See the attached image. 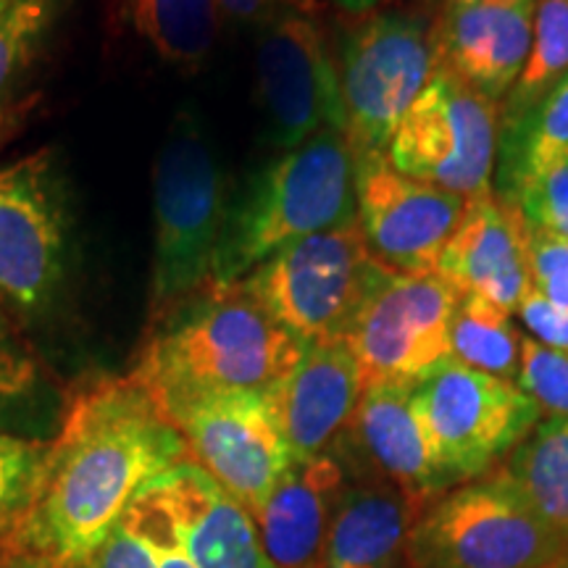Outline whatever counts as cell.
Instances as JSON below:
<instances>
[{"label": "cell", "mask_w": 568, "mask_h": 568, "mask_svg": "<svg viewBox=\"0 0 568 568\" xmlns=\"http://www.w3.org/2000/svg\"><path fill=\"white\" fill-rule=\"evenodd\" d=\"M435 456L453 487L493 471L539 424V406L516 382L447 358L414 387Z\"/></svg>", "instance_id": "52a82bcc"}, {"label": "cell", "mask_w": 568, "mask_h": 568, "mask_svg": "<svg viewBox=\"0 0 568 568\" xmlns=\"http://www.w3.org/2000/svg\"><path fill=\"white\" fill-rule=\"evenodd\" d=\"M568 539L527 506L497 466L429 500L408 545V568H552Z\"/></svg>", "instance_id": "5b68a950"}, {"label": "cell", "mask_w": 568, "mask_h": 568, "mask_svg": "<svg viewBox=\"0 0 568 568\" xmlns=\"http://www.w3.org/2000/svg\"><path fill=\"white\" fill-rule=\"evenodd\" d=\"M453 3H510V0H445V6Z\"/></svg>", "instance_id": "f35d334b"}, {"label": "cell", "mask_w": 568, "mask_h": 568, "mask_svg": "<svg viewBox=\"0 0 568 568\" xmlns=\"http://www.w3.org/2000/svg\"><path fill=\"white\" fill-rule=\"evenodd\" d=\"M132 510L138 514L142 527L148 529V535L153 539L155 552H159V568H195L190 564V558L180 550V545H176L172 531H169L166 521H163V518L155 514L148 503H142L138 497V500L132 503Z\"/></svg>", "instance_id": "d590c367"}, {"label": "cell", "mask_w": 568, "mask_h": 568, "mask_svg": "<svg viewBox=\"0 0 568 568\" xmlns=\"http://www.w3.org/2000/svg\"><path fill=\"white\" fill-rule=\"evenodd\" d=\"M195 568H276L253 516L201 466L182 460L140 495Z\"/></svg>", "instance_id": "2e32d148"}, {"label": "cell", "mask_w": 568, "mask_h": 568, "mask_svg": "<svg viewBox=\"0 0 568 568\" xmlns=\"http://www.w3.org/2000/svg\"><path fill=\"white\" fill-rule=\"evenodd\" d=\"M500 169L495 193L514 197L529 176L568 155V74L552 88L537 109L516 124L500 126Z\"/></svg>", "instance_id": "cb8c5ba5"}, {"label": "cell", "mask_w": 568, "mask_h": 568, "mask_svg": "<svg viewBox=\"0 0 568 568\" xmlns=\"http://www.w3.org/2000/svg\"><path fill=\"white\" fill-rule=\"evenodd\" d=\"M568 74V0H535L527 67L508 92L500 126L516 124Z\"/></svg>", "instance_id": "83f0119b"}, {"label": "cell", "mask_w": 568, "mask_h": 568, "mask_svg": "<svg viewBox=\"0 0 568 568\" xmlns=\"http://www.w3.org/2000/svg\"><path fill=\"white\" fill-rule=\"evenodd\" d=\"M426 503L379 477L347 479L324 568H408L410 531Z\"/></svg>", "instance_id": "44dd1931"}, {"label": "cell", "mask_w": 568, "mask_h": 568, "mask_svg": "<svg viewBox=\"0 0 568 568\" xmlns=\"http://www.w3.org/2000/svg\"><path fill=\"white\" fill-rule=\"evenodd\" d=\"M61 0H0V145L17 124Z\"/></svg>", "instance_id": "603a6c76"}, {"label": "cell", "mask_w": 568, "mask_h": 568, "mask_svg": "<svg viewBox=\"0 0 568 568\" xmlns=\"http://www.w3.org/2000/svg\"><path fill=\"white\" fill-rule=\"evenodd\" d=\"M255 82L266 138L280 153L326 130L345 132L339 67L311 13H284L261 27Z\"/></svg>", "instance_id": "4fadbf2b"}, {"label": "cell", "mask_w": 568, "mask_h": 568, "mask_svg": "<svg viewBox=\"0 0 568 568\" xmlns=\"http://www.w3.org/2000/svg\"><path fill=\"white\" fill-rule=\"evenodd\" d=\"M337 6H343L345 11H353V13H364V11H372L379 0H335Z\"/></svg>", "instance_id": "8d00e7d4"}, {"label": "cell", "mask_w": 568, "mask_h": 568, "mask_svg": "<svg viewBox=\"0 0 568 568\" xmlns=\"http://www.w3.org/2000/svg\"><path fill=\"white\" fill-rule=\"evenodd\" d=\"M464 293L439 274H389L368 295L343 337L358 361L364 389L418 382L450 353V324Z\"/></svg>", "instance_id": "7c38bea8"}, {"label": "cell", "mask_w": 568, "mask_h": 568, "mask_svg": "<svg viewBox=\"0 0 568 568\" xmlns=\"http://www.w3.org/2000/svg\"><path fill=\"white\" fill-rule=\"evenodd\" d=\"M134 376L161 410L205 393H268L305 343L261 305L245 282H209L166 314Z\"/></svg>", "instance_id": "7a4b0ae2"}, {"label": "cell", "mask_w": 568, "mask_h": 568, "mask_svg": "<svg viewBox=\"0 0 568 568\" xmlns=\"http://www.w3.org/2000/svg\"><path fill=\"white\" fill-rule=\"evenodd\" d=\"M529 266L537 293L568 311V237L531 226Z\"/></svg>", "instance_id": "1f68e13d"}, {"label": "cell", "mask_w": 568, "mask_h": 568, "mask_svg": "<svg viewBox=\"0 0 568 568\" xmlns=\"http://www.w3.org/2000/svg\"><path fill=\"white\" fill-rule=\"evenodd\" d=\"M535 0L453 3L432 19L437 67L500 103L527 67Z\"/></svg>", "instance_id": "ac0fdd59"}, {"label": "cell", "mask_w": 568, "mask_h": 568, "mask_svg": "<svg viewBox=\"0 0 568 568\" xmlns=\"http://www.w3.org/2000/svg\"><path fill=\"white\" fill-rule=\"evenodd\" d=\"M364 376L345 339L308 345L293 372L268 389L293 460L324 456L345 435Z\"/></svg>", "instance_id": "d6986e66"}, {"label": "cell", "mask_w": 568, "mask_h": 568, "mask_svg": "<svg viewBox=\"0 0 568 568\" xmlns=\"http://www.w3.org/2000/svg\"><path fill=\"white\" fill-rule=\"evenodd\" d=\"M510 201L518 203L535 230L568 237V155L524 180Z\"/></svg>", "instance_id": "4dcf8cb0"}, {"label": "cell", "mask_w": 568, "mask_h": 568, "mask_svg": "<svg viewBox=\"0 0 568 568\" xmlns=\"http://www.w3.org/2000/svg\"><path fill=\"white\" fill-rule=\"evenodd\" d=\"M48 447L42 439L0 432V531L19 529L30 514Z\"/></svg>", "instance_id": "f1b7e54d"}, {"label": "cell", "mask_w": 568, "mask_h": 568, "mask_svg": "<svg viewBox=\"0 0 568 568\" xmlns=\"http://www.w3.org/2000/svg\"><path fill=\"white\" fill-rule=\"evenodd\" d=\"M163 414L180 429L190 460L251 516L293 464L268 393H205Z\"/></svg>", "instance_id": "8fae6325"}, {"label": "cell", "mask_w": 568, "mask_h": 568, "mask_svg": "<svg viewBox=\"0 0 568 568\" xmlns=\"http://www.w3.org/2000/svg\"><path fill=\"white\" fill-rule=\"evenodd\" d=\"M437 69L432 19L385 11L347 34L339 63L345 134L355 161L385 155L389 140Z\"/></svg>", "instance_id": "9c48e42d"}, {"label": "cell", "mask_w": 568, "mask_h": 568, "mask_svg": "<svg viewBox=\"0 0 568 568\" xmlns=\"http://www.w3.org/2000/svg\"><path fill=\"white\" fill-rule=\"evenodd\" d=\"M6 568H40L38 564H34V560L32 558H27V556H19V558H13L11 560V564L9 566H6Z\"/></svg>", "instance_id": "74e56055"}, {"label": "cell", "mask_w": 568, "mask_h": 568, "mask_svg": "<svg viewBox=\"0 0 568 568\" xmlns=\"http://www.w3.org/2000/svg\"><path fill=\"white\" fill-rule=\"evenodd\" d=\"M516 385L556 418H568V353L524 337Z\"/></svg>", "instance_id": "f546056e"}, {"label": "cell", "mask_w": 568, "mask_h": 568, "mask_svg": "<svg viewBox=\"0 0 568 568\" xmlns=\"http://www.w3.org/2000/svg\"><path fill=\"white\" fill-rule=\"evenodd\" d=\"M71 268V205L59 161L32 153L0 169V303L51 311Z\"/></svg>", "instance_id": "ba28073f"}, {"label": "cell", "mask_w": 568, "mask_h": 568, "mask_svg": "<svg viewBox=\"0 0 568 568\" xmlns=\"http://www.w3.org/2000/svg\"><path fill=\"white\" fill-rule=\"evenodd\" d=\"M552 568H568V560H564V564H558V566H552Z\"/></svg>", "instance_id": "ab89813d"}, {"label": "cell", "mask_w": 568, "mask_h": 568, "mask_svg": "<svg viewBox=\"0 0 568 568\" xmlns=\"http://www.w3.org/2000/svg\"><path fill=\"white\" fill-rule=\"evenodd\" d=\"M182 460L187 447L180 429L138 376L88 387L69 403L48 447L19 527L21 556L40 568H84L132 503Z\"/></svg>", "instance_id": "6da1fadb"}, {"label": "cell", "mask_w": 568, "mask_h": 568, "mask_svg": "<svg viewBox=\"0 0 568 568\" xmlns=\"http://www.w3.org/2000/svg\"><path fill=\"white\" fill-rule=\"evenodd\" d=\"M531 224L516 201L495 193L468 197L458 230L447 240L437 274L460 293L479 295L516 314L531 284Z\"/></svg>", "instance_id": "e0dca14e"}, {"label": "cell", "mask_w": 568, "mask_h": 568, "mask_svg": "<svg viewBox=\"0 0 568 568\" xmlns=\"http://www.w3.org/2000/svg\"><path fill=\"white\" fill-rule=\"evenodd\" d=\"M84 568H159L153 539L132 508Z\"/></svg>", "instance_id": "d6a6232c"}, {"label": "cell", "mask_w": 568, "mask_h": 568, "mask_svg": "<svg viewBox=\"0 0 568 568\" xmlns=\"http://www.w3.org/2000/svg\"><path fill=\"white\" fill-rule=\"evenodd\" d=\"M230 205V176L222 159L195 113L184 109L169 126L153 166L155 316L213 280Z\"/></svg>", "instance_id": "277c9868"}, {"label": "cell", "mask_w": 568, "mask_h": 568, "mask_svg": "<svg viewBox=\"0 0 568 568\" xmlns=\"http://www.w3.org/2000/svg\"><path fill=\"white\" fill-rule=\"evenodd\" d=\"M134 30L163 61L197 69L219 38L216 0H126Z\"/></svg>", "instance_id": "d4e9b609"}, {"label": "cell", "mask_w": 568, "mask_h": 568, "mask_svg": "<svg viewBox=\"0 0 568 568\" xmlns=\"http://www.w3.org/2000/svg\"><path fill=\"white\" fill-rule=\"evenodd\" d=\"M216 6L226 17L264 27L284 13H311L316 0H216Z\"/></svg>", "instance_id": "e575fe53"}, {"label": "cell", "mask_w": 568, "mask_h": 568, "mask_svg": "<svg viewBox=\"0 0 568 568\" xmlns=\"http://www.w3.org/2000/svg\"><path fill=\"white\" fill-rule=\"evenodd\" d=\"M521 332L508 311L485 297H460L450 324V353L464 366L514 382L521 361Z\"/></svg>", "instance_id": "4316f807"}, {"label": "cell", "mask_w": 568, "mask_h": 568, "mask_svg": "<svg viewBox=\"0 0 568 568\" xmlns=\"http://www.w3.org/2000/svg\"><path fill=\"white\" fill-rule=\"evenodd\" d=\"M358 222L376 258L395 274H437L466 197L400 174L387 155L355 161Z\"/></svg>", "instance_id": "5bb4252c"}, {"label": "cell", "mask_w": 568, "mask_h": 568, "mask_svg": "<svg viewBox=\"0 0 568 568\" xmlns=\"http://www.w3.org/2000/svg\"><path fill=\"white\" fill-rule=\"evenodd\" d=\"M518 318L535 335L537 343L552 347V351L568 353V311L558 308L537 290L524 297L516 308Z\"/></svg>", "instance_id": "836d02e7"}, {"label": "cell", "mask_w": 568, "mask_h": 568, "mask_svg": "<svg viewBox=\"0 0 568 568\" xmlns=\"http://www.w3.org/2000/svg\"><path fill=\"white\" fill-rule=\"evenodd\" d=\"M389 274L355 219L282 247L243 282L284 329L305 345H318L343 339Z\"/></svg>", "instance_id": "8992f818"}, {"label": "cell", "mask_w": 568, "mask_h": 568, "mask_svg": "<svg viewBox=\"0 0 568 568\" xmlns=\"http://www.w3.org/2000/svg\"><path fill=\"white\" fill-rule=\"evenodd\" d=\"M345 485L347 471L335 450L290 464L264 508L253 516L276 568H324L326 537Z\"/></svg>", "instance_id": "ffe728a7"}, {"label": "cell", "mask_w": 568, "mask_h": 568, "mask_svg": "<svg viewBox=\"0 0 568 568\" xmlns=\"http://www.w3.org/2000/svg\"><path fill=\"white\" fill-rule=\"evenodd\" d=\"M414 387L416 382L366 387L345 435L332 450L343 460L347 477H379L429 503L453 489V481L426 435Z\"/></svg>", "instance_id": "9a60e30c"}, {"label": "cell", "mask_w": 568, "mask_h": 568, "mask_svg": "<svg viewBox=\"0 0 568 568\" xmlns=\"http://www.w3.org/2000/svg\"><path fill=\"white\" fill-rule=\"evenodd\" d=\"M358 219L355 155L347 134L326 130L282 151L232 197L213 282H240L282 247Z\"/></svg>", "instance_id": "3957f363"}, {"label": "cell", "mask_w": 568, "mask_h": 568, "mask_svg": "<svg viewBox=\"0 0 568 568\" xmlns=\"http://www.w3.org/2000/svg\"><path fill=\"white\" fill-rule=\"evenodd\" d=\"M527 506L568 539V418H545L500 466Z\"/></svg>", "instance_id": "7402d4cb"}, {"label": "cell", "mask_w": 568, "mask_h": 568, "mask_svg": "<svg viewBox=\"0 0 568 568\" xmlns=\"http://www.w3.org/2000/svg\"><path fill=\"white\" fill-rule=\"evenodd\" d=\"M500 103L468 88L445 69L400 119L387 145V161L400 174L477 197L493 190L500 148Z\"/></svg>", "instance_id": "30bf717a"}, {"label": "cell", "mask_w": 568, "mask_h": 568, "mask_svg": "<svg viewBox=\"0 0 568 568\" xmlns=\"http://www.w3.org/2000/svg\"><path fill=\"white\" fill-rule=\"evenodd\" d=\"M13 316L0 303V432L6 435L38 432L53 410L48 376Z\"/></svg>", "instance_id": "484cf974"}]
</instances>
